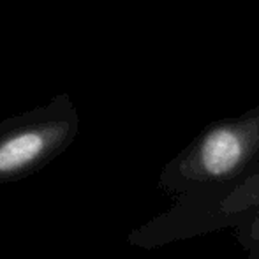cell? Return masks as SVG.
<instances>
[{
  "label": "cell",
  "mask_w": 259,
  "mask_h": 259,
  "mask_svg": "<svg viewBox=\"0 0 259 259\" xmlns=\"http://www.w3.org/2000/svg\"><path fill=\"white\" fill-rule=\"evenodd\" d=\"M259 155V106L235 118L210 125L175 164L185 182L224 180L240 173Z\"/></svg>",
  "instance_id": "1"
},
{
  "label": "cell",
  "mask_w": 259,
  "mask_h": 259,
  "mask_svg": "<svg viewBox=\"0 0 259 259\" xmlns=\"http://www.w3.org/2000/svg\"><path fill=\"white\" fill-rule=\"evenodd\" d=\"M78 115L67 94L42 108L0 123V175H13L41 162L71 141Z\"/></svg>",
  "instance_id": "2"
},
{
  "label": "cell",
  "mask_w": 259,
  "mask_h": 259,
  "mask_svg": "<svg viewBox=\"0 0 259 259\" xmlns=\"http://www.w3.org/2000/svg\"><path fill=\"white\" fill-rule=\"evenodd\" d=\"M252 208L259 210V169L247 175L219 205V210L228 215L249 211Z\"/></svg>",
  "instance_id": "3"
},
{
  "label": "cell",
  "mask_w": 259,
  "mask_h": 259,
  "mask_svg": "<svg viewBox=\"0 0 259 259\" xmlns=\"http://www.w3.org/2000/svg\"><path fill=\"white\" fill-rule=\"evenodd\" d=\"M249 229H250V238L259 242V210H257V215L252 219V222H250Z\"/></svg>",
  "instance_id": "4"
}]
</instances>
